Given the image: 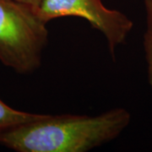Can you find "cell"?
Here are the masks:
<instances>
[{
  "label": "cell",
  "instance_id": "5b68a950",
  "mask_svg": "<svg viewBox=\"0 0 152 152\" xmlns=\"http://www.w3.org/2000/svg\"><path fill=\"white\" fill-rule=\"evenodd\" d=\"M145 12V30L143 36L148 85L152 91V0H143Z\"/></svg>",
  "mask_w": 152,
  "mask_h": 152
},
{
  "label": "cell",
  "instance_id": "8992f818",
  "mask_svg": "<svg viewBox=\"0 0 152 152\" xmlns=\"http://www.w3.org/2000/svg\"><path fill=\"white\" fill-rule=\"evenodd\" d=\"M18 2H20L22 4H27L29 6H31L33 8H35L40 3L41 0H16Z\"/></svg>",
  "mask_w": 152,
  "mask_h": 152
},
{
  "label": "cell",
  "instance_id": "7a4b0ae2",
  "mask_svg": "<svg viewBox=\"0 0 152 152\" xmlns=\"http://www.w3.org/2000/svg\"><path fill=\"white\" fill-rule=\"evenodd\" d=\"M47 26L31 6L0 0V62L20 75L37 70L48 43Z\"/></svg>",
  "mask_w": 152,
  "mask_h": 152
},
{
  "label": "cell",
  "instance_id": "6da1fadb",
  "mask_svg": "<svg viewBox=\"0 0 152 152\" xmlns=\"http://www.w3.org/2000/svg\"><path fill=\"white\" fill-rule=\"evenodd\" d=\"M131 113L116 107L97 115L42 114L0 133V145L17 152H86L113 141Z\"/></svg>",
  "mask_w": 152,
  "mask_h": 152
},
{
  "label": "cell",
  "instance_id": "3957f363",
  "mask_svg": "<svg viewBox=\"0 0 152 152\" xmlns=\"http://www.w3.org/2000/svg\"><path fill=\"white\" fill-rule=\"evenodd\" d=\"M45 23L63 17H79L103 35L110 55L126 42L134 23L124 13L105 6L102 0H41L34 8Z\"/></svg>",
  "mask_w": 152,
  "mask_h": 152
},
{
  "label": "cell",
  "instance_id": "277c9868",
  "mask_svg": "<svg viewBox=\"0 0 152 152\" xmlns=\"http://www.w3.org/2000/svg\"><path fill=\"white\" fill-rule=\"evenodd\" d=\"M42 115L13 108L0 99V133L15 125L37 119Z\"/></svg>",
  "mask_w": 152,
  "mask_h": 152
}]
</instances>
